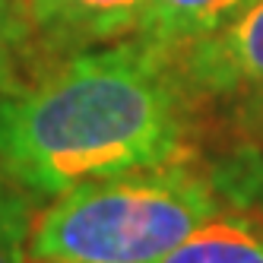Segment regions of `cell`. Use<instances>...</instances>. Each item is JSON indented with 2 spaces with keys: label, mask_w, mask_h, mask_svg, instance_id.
Returning <instances> with one entry per match:
<instances>
[{
  "label": "cell",
  "mask_w": 263,
  "mask_h": 263,
  "mask_svg": "<svg viewBox=\"0 0 263 263\" xmlns=\"http://www.w3.org/2000/svg\"><path fill=\"white\" fill-rule=\"evenodd\" d=\"M222 194L184 162L92 181L35 219L32 263H162L219 216Z\"/></svg>",
  "instance_id": "7a4b0ae2"
},
{
  "label": "cell",
  "mask_w": 263,
  "mask_h": 263,
  "mask_svg": "<svg viewBox=\"0 0 263 263\" xmlns=\"http://www.w3.org/2000/svg\"><path fill=\"white\" fill-rule=\"evenodd\" d=\"M254 0H149L137 39L168 58L210 39L244 13Z\"/></svg>",
  "instance_id": "5b68a950"
},
{
  "label": "cell",
  "mask_w": 263,
  "mask_h": 263,
  "mask_svg": "<svg viewBox=\"0 0 263 263\" xmlns=\"http://www.w3.org/2000/svg\"><path fill=\"white\" fill-rule=\"evenodd\" d=\"M175 58L146 42L70 54L0 96V172L32 197L175 165L191 105Z\"/></svg>",
  "instance_id": "6da1fadb"
},
{
  "label": "cell",
  "mask_w": 263,
  "mask_h": 263,
  "mask_svg": "<svg viewBox=\"0 0 263 263\" xmlns=\"http://www.w3.org/2000/svg\"><path fill=\"white\" fill-rule=\"evenodd\" d=\"M32 194L0 172V263H26L32 238Z\"/></svg>",
  "instance_id": "52a82bcc"
},
{
  "label": "cell",
  "mask_w": 263,
  "mask_h": 263,
  "mask_svg": "<svg viewBox=\"0 0 263 263\" xmlns=\"http://www.w3.org/2000/svg\"><path fill=\"white\" fill-rule=\"evenodd\" d=\"M175 64L191 92L244 99L263 118V0H254L225 29L181 51Z\"/></svg>",
  "instance_id": "277c9868"
},
{
  "label": "cell",
  "mask_w": 263,
  "mask_h": 263,
  "mask_svg": "<svg viewBox=\"0 0 263 263\" xmlns=\"http://www.w3.org/2000/svg\"><path fill=\"white\" fill-rule=\"evenodd\" d=\"M162 263H263V232L244 216L210 219Z\"/></svg>",
  "instance_id": "8992f818"
},
{
  "label": "cell",
  "mask_w": 263,
  "mask_h": 263,
  "mask_svg": "<svg viewBox=\"0 0 263 263\" xmlns=\"http://www.w3.org/2000/svg\"><path fill=\"white\" fill-rule=\"evenodd\" d=\"M149 0H10L23 54L70 58L140 29Z\"/></svg>",
  "instance_id": "3957f363"
},
{
  "label": "cell",
  "mask_w": 263,
  "mask_h": 263,
  "mask_svg": "<svg viewBox=\"0 0 263 263\" xmlns=\"http://www.w3.org/2000/svg\"><path fill=\"white\" fill-rule=\"evenodd\" d=\"M210 178L216 181L219 194L232 197L235 203H257V200L263 203V159L257 156L232 159Z\"/></svg>",
  "instance_id": "ba28073f"
},
{
  "label": "cell",
  "mask_w": 263,
  "mask_h": 263,
  "mask_svg": "<svg viewBox=\"0 0 263 263\" xmlns=\"http://www.w3.org/2000/svg\"><path fill=\"white\" fill-rule=\"evenodd\" d=\"M20 58H23V48H20V32H16V23H13L10 0H0V96L13 89V70Z\"/></svg>",
  "instance_id": "9c48e42d"
}]
</instances>
